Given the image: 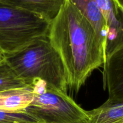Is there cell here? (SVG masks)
<instances>
[{
  "label": "cell",
  "mask_w": 123,
  "mask_h": 123,
  "mask_svg": "<svg viewBox=\"0 0 123 123\" xmlns=\"http://www.w3.org/2000/svg\"><path fill=\"white\" fill-rule=\"evenodd\" d=\"M66 0H0L4 3L31 12L51 22Z\"/></svg>",
  "instance_id": "obj_9"
},
{
  "label": "cell",
  "mask_w": 123,
  "mask_h": 123,
  "mask_svg": "<svg viewBox=\"0 0 123 123\" xmlns=\"http://www.w3.org/2000/svg\"><path fill=\"white\" fill-rule=\"evenodd\" d=\"M88 118L85 123H123V102H105L88 111Z\"/></svg>",
  "instance_id": "obj_10"
},
{
  "label": "cell",
  "mask_w": 123,
  "mask_h": 123,
  "mask_svg": "<svg viewBox=\"0 0 123 123\" xmlns=\"http://www.w3.org/2000/svg\"><path fill=\"white\" fill-rule=\"evenodd\" d=\"M104 16L108 28L105 60L123 48V0H94Z\"/></svg>",
  "instance_id": "obj_5"
},
{
  "label": "cell",
  "mask_w": 123,
  "mask_h": 123,
  "mask_svg": "<svg viewBox=\"0 0 123 123\" xmlns=\"http://www.w3.org/2000/svg\"><path fill=\"white\" fill-rule=\"evenodd\" d=\"M34 96L25 111L44 123H85L88 111L82 108L71 96L45 81L32 80Z\"/></svg>",
  "instance_id": "obj_4"
},
{
  "label": "cell",
  "mask_w": 123,
  "mask_h": 123,
  "mask_svg": "<svg viewBox=\"0 0 123 123\" xmlns=\"http://www.w3.org/2000/svg\"><path fill=\"white\" fill-rule=\"evenodd\" d=\"M2 58H3V55H2V54H1V53H0V60H1Z\"/></svg>",
  "instance_id": "obj_13"
},
{
  "label": "cell",
  "mask_w": 123,
  "mask_h": 123,
  "mask_svg": "<svg viewBox=\"0 0 123 123\" xmlns=\"http://www.w3.org/2000/svg\"><path fill=\"white\" fill-rule=\"evenodd\" d=\"M84 16L99 37L105 48L108 28L104 16L94 0H68Z\"/></svg>",
  "instance_id": "obj_8"
},
{
  "label": "cell",
  "mask_w": 123,
  "mask_h": 123,
  "mask_svg": "<svg viewBox=\"0 0 123 123\" xmlns=\"http://www.w3.org/2000/svg\"><path fill=\"white\" fill-rule=\"evenodd\" d=\"M48 38L62 60L68 89L75 92L105 63V48L97 33L68 0L50 22Z\"/></svg>",
  "instance_id": "obj_1"
},
{
  "label": "cell",
  "mask_w": 123,
  "mask_h": 123,
  "mask_svg": "<svg viewBox=\"0 0 123 123\" xmlns=\"http://www.w3.org/2000/svg\"><path fill=\"white\" fill-rule=\"evenodd\" d=\"M104 89L111 102H123V48L112 54L103 65Z\"/></svg>",
  "instance_id": "obj_6"
},
{
  "label": "cell",
  "mask_w": 123,
  "mask_h": 123,
  "mask_svg": "<svg viewBox=\"0 0 123 123\" xmlns=\"http://www.w3.org/2000/svg\"><path fill=\"white\" fill-rule=\"evenodd\" d=\"M4 57L28 85L39 78L67 92L68 87L63 63L48 37Z\"/></svg>",
  "instance_id": "obj_2"
},
{
  "label": "cell",
  "mask_w": 123,
  "mask_h": 123,
  "mask_svg": "<svg viewBox=\"0 0 123 123\" xmlns=\"http://www.w3.org/2000/svg\"><path fill=\"white\" fill-rule=\"evenodd\" d=\"M34 96L31 85L0 91V110L20 112L31 104Z\"/></svg>",
  "instance_id": "obj_7"
},
{
  "label": "cell",
  "mask_w": 123,
  "mask_h": 123,
  "mask_svg": "<svg viewBox=\"0 0 123 123\" xmlns=\"http://www.w3.org/2000/svg\"><path fill=\"white\" fill-rule=\"evenodd\" d=\"M50 24L40 16L0 1V53L13 54L47 37Z\"/></svg>",
  "instance_id": "obj_3"
},
{
  "label": "cell",
  "mask_w": 123,
  "mask_h": 123,
  "mask_svg": "<svg viewBox=\"0 0 123 123\" xmlns=\"http://www.w3.org/2000/svg\"><path fill=\"white\" fill-rule=\"evenodd\" d=\"M0 123H44L26 111L8 112L0 110Z\"/></svg>",
  "instance_id": "obj_12"
},
{
  "label": "cell",
  "mask_w": 123,
  "mask_h": 123,
  "mask_svg": "<svg viewBox=\"0 0 123 123\" xmlns=\"http://www.w3.org/2000/svg\"><path fill=\"white\" fill-rule=\"evenodd\" d=\"M27 86L28 85L17 75L3 56L0 60V91Z\"/></svg>",
  "instance_id": "obj_11"
}]
</instances>
